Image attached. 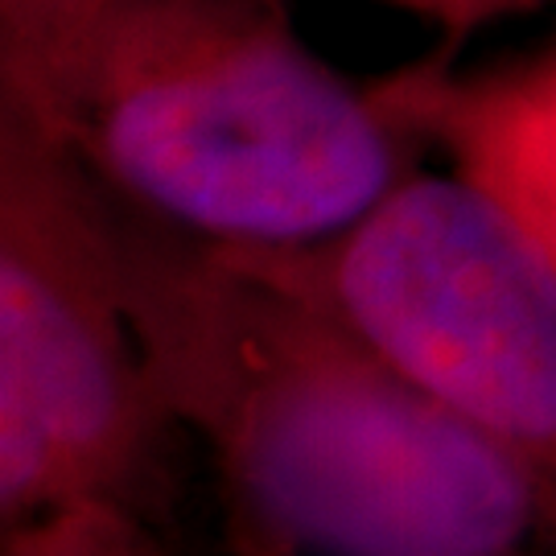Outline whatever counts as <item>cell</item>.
<instances>
[{
    "label": "cell",
    "instance_id": "5b68a950",
    "mask_svg": "<svg viewBox=\"0 0 556 556\" xmlns=\"http://www.w3.org/2000/svg\"><path fill=\"white\" fill-rule=\"evenodd\" d=\"M457 161L556 264V59L429 103Z\"/></svg>",
    "mask_w": 556,
    "mask_h": 556
},
{
    "label": "cell",
    "instance_id": "6da1fadb",
    "mask_svg": "<svg viewBox=\"0 0 556 556\" xmlns=\"http://www.w3.org/2000/svg\"><path fill=\"white\" fill-rule=\"evenodd\" d=\"M116 239V236H112ZM169 429L231 556H556V486L243 252L119 243Z\"/></svg>",
    "mask_w": 556,
    "mask_h": 556
},
{
    "label": "cell",
    "instance_id": "7a4b0ae2",
    "mask_svg": "<svg viewBox=\"0 0 556 556\" xmlns=\"http://www.w3.org/2000/svg\"><path fill=\"white\" fill-rule=\"evenodd\" d=\"M38 137L211 248L298 252L396 186L388 119L277 29L149 13L41 41L21 62Z\"/></svg>",
    "mask_w": 556,
    "mask_h": 556
},
{
    "label": "cell",
    "instance_id": "ba28073f",
    "mask_svg": "<svg viewBox=\"0 0 556 556\" xmlns=\"http://www.w3.org/2000/svg\"><path fill=\"white\" fill-rule=\"evenodd\" d=\"M482 4H486V13H491V9H498V4H511V0H482Z\"/></svg>",
    "mask_w": 556,
    "mask_h": 556
},
{
    "label": "cell",
    "instance_id": "277c9868",
    "mask_svg": "<svg viewBox=\"0 0 556 556\" xmlns=\"http://www.w3.org/2000/svg\"><path fill=\"white\" fill-rule=\"evenodd\" d=\"M169 429L116 239L34 157L9 161L0 231V519L112 503L149 516Z\"/></svg>",
    "mask_w": 556,
    "mask_h": 556
},
{
    "label": "cell",
    "instance_id": "8992f818",
    "mask_svg": "<svg viewBox=\"0 0 556 556\" xmlns=\"http://www.w3.org/2000/svg\"><path fill=\"white\" fill-rule=\"evenodd\" d=\"M0 556H169L161 548L149 516L91 503L59 516L29 519L21 528H4Z\"/></svg>",
    "mask_w": 556,
    "mask_h": 556
},
{
    "label": "cell",
    "instance_id": "52a82bcc",
    "mask_svg": "<svg viewBox=\"0 0 556 556\" xmlns=\"http://www.w3.org/2000/svg\"><path fill=\"white\" fill-rule=\"evenodd\" d=\"M404 4H420V9H433L441 17H482L486 4L482 0H404Z\"/></svg>",
    "mask_w": 556,
    "mask_h": 556
},
{
    "label": "cell",
    "instance_id": "3957f363",
    "mask_svg": "<svg viewBox=\"0 0 556 556\" xmlns=\"http://www.w3.org/2000/svg\"><path fill=\"white\" fill-rule=\"evenodd\" d=\"M243 256L556 486V264L482 186L396 181L314 252Z\"/></svg>",
    "mask_w": 556,
    "mask_h": 556
}]
</instances>
